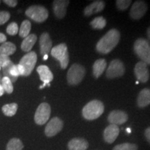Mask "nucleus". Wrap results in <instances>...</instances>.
Instances as JSON below:
<instances>
[{
    "label": "nucleus",
    "mask_w": 150,
    "mask_h": 150,
    "mask_svg": "<svg viewBox=\"0 0 150 150\" xmlns=\"http://www.w3.org/2000/svg\"><path fill=\"white\" fill-rule=\"evenodd\" d=\"M120 38V33L117 29H110L98 41L96 45L97 51L103 54L110 53L117 46Z\"/></svg>",
    "instance_id": "obj_1"
},
{
    "label": "nucleus",
    "mask_w": 150,
    "mask_h": 150,
    "mask_svg": "<svg viewBox=\"0 0 150 150\" xmlns=\"http://www.w3.org/2000/svg\"><path fill=\"white\" fill-rule=\"evenodd\" d=\"M104 111V106L99 100H93L88 103L82 110V115L86 120H94L100 117Z\"/></svg>",
    "instance_id": "obj_2"
},
{
    "label": "nucleus",
    "mask_w": 150,
    "mask_h": 150,
    "mask_svg": "<svg viewBox=\"0 0 150 150\" xmlns=\"http://www.w3.org/2000/svg\"><path fill=\"white\" fill-rule=\"evenodd\" d=\"M134 52L141 61L150 65V44L146 39L138 38L134 43Z\"/></svg>",
    "instance_id": "obj_3"
},
{
    "label": "nucleus",
    "mask_w": 150,
    "mask_h": 150,
    "mask_svg": "<svg viewBox=\"0 0 150 150\" xmlns=\"http://www.w3.org/2000/svg\"><path fill=\"white\" fill-rule=\"evenodd\" d=\"M85 74L86 70L83 65L74 63L70 67L67 72V82L70 85H77L83 80Z\"/></svg>",
    "instance_id": "obj_4"
},
{
    "label": "nucleus",
    "mask_w": 150,
    "mask_h": 150,
    "mask_svg": "<svg viewBox=\"0 0 150 150\" xmlns=\"http://www.w3.org/2000/svg\"><path fill=\"white\" fill-rule=\"evenodd\" d=\"M51 54L60 62L62 69L66 68L69 63V54L67 47L65 43H61L52 48Z\"/></svg>",
    "instance_id": "obj_5"
},
{
    "label": "nucleus",
    "mask_w": 150,
    "mask_h": 150,
    "mask_svg": "<svg viewBox=\"0 0 150 150\" xmlns=\"http://www.w3.org/2000/svg\"><path fill=\"white\" fill-rule=\"evenodd\" d=\"M26 16L36 22H43L49 16L48 11L44 6L40 5L31 6L27 9Z\"/></svg>",
    "instance_id": "obj_6"
},
{
    "label": "nucleus",
    "mask_w": 150,
    "mask_h": 150,
    "mask_svg": "<svg viewBox=\"0 0 150 150\" xmlns=\"http://www.w3.org/2000/svg\"><path fill=\"white\" fill-rule=\"evenodd\" d=\"M51 115V107L47 103H42L39 105L34 115L35 122L38 125H45Z\"/></svg>",
    "instance_id": "obj_7"
},
{
    "label": "nucleus",
    "mask_w": 150,
    "mask_h": 150,
    "mask_svg": "<svg viewBox=\"0 0 150 150\" xmlns=\"http://www.w3.org/2000/svg\"><path fill=\"white\" fill-rule=\"evenodd\" d=\"M37 61V54L34 52H30L25 54L20 60L19 64L21 65L24 69V76H27L31 74L34 69Z\"/></svg>",
    "instance_id": "obj_8"
},
{
    "label": "nucleus",
    "mask_w": 150,
    "mask_h": 150,
    "mask_svg": "<svg viewBox=\"0 0 150 150\" xmlns=\"http://www.w3.org/2000/svg\"><path fill=\"white\" fill-rule=\"evenodd\" d=\"M125 65L119 59H114L110 62L106 70V77L108 79L120 77L125 74Z\"/></svg>",
    "instance_id": "obj_9"
},
{
    "label": "nucleus",
    "mask_w": 150,
    "mask_h": 150,
    "mask_svg": "<svg viewBox=\"0 0 150 150\" xmlns=\"http://www.w3.org/2000/svg\"><path fill=\"white\" fill-rule=\"evenodd\" d=\"M63 127V122L57 117H53L49 122L45 129V134L47 137H53L59 134Z\"/></svg>",
    "instance_id": "obj_10"
},
{
    "label": "nucleus",
    "mask_w": 150,
    "mask_h": 150,
    "mask_svg": "<svg viewBox=\"0 0 150 150\" xmlns=\"http://www.w3.org/2000/svg\"><path fill=\"white\" fill-rule=\"evenodd\" d=\"M147 5L144 1H136L132 5L130 11V16L134 20H140L147 11Z\"/></svg>",
    "instance_id": "obj_11"
},
{
    "label": "nucleus",
    "mask_w": 150,
    "mask_h": 150,
    "mask_svg": "<svg viewBox=\"0 0 150 150\" xmlns=\"http://www.w3.org/2000/svg\"><path fill=\"white\" fill-rule=\"evenodd\" d=\"M134 73L138 81L146 83L149 79V72L147 65L142 61L137 63L134 67Z\"/></svg>",
    "instance_id": "obj_12"
},
{
    "label": "nucleus",
    "mask_w": 150,
    "mask_h": 150,
    "mask_svg": "<svg viewBox=\"0 0 150 150\" xmlns=\"http://www.w3.org/2000/svg\"><path fill=\"white\" fill-rule=\"evenodd\" d=\"M128 120V115L125 112L120 110H114L108 116V121L110 125H120Z\"/></svg>",
    "instance_id": "obj_13"
},
{
    "label": "nucleus",
    "mask_w": 150,
    "mask_h": 150,
    "mask_svg": "<svg viewBox=\"0 0 150 150\" xmlns=\"http://www.w3.org/2000/svg\"><path fill=\"white\" fill-rule=\"evenodd\" d=\"M37 72L39 74L41 81H42L44 83L42 86H40V89H42L43 88L45 87L46 85L50 86V83L53 80L54 76L50 68L46 65H40L38 67Z\"/></svg>",
    "instance_id": "obj_14"
},
{
    "label": "nucleus",
    "mask_w": 150,
    "mask_h": 150,
    "mask_svg": "<svg viewBox=\"0 0 150 150\" xmlns=\"http://www.w3.org/2000/svg\"><path fill=\"white\" fill-rule=\"evenodd\" d=\"M70 1L66 0H55L53 2V9L56 17L59 19L63 18L66 15L67 7Z\"/></svg>",
    "instance_id": "obj_15"
},
{
    "label": "nucleus",
    "mask_w": 150,
    "mask_h": 150,
    "mask_svg": "<svg viewBox=\"0 0 150 150\" xmlns=\"http://www.w3.org/2000/svg\"><path fill=\"white\" fill-rule=\"evenodd\" d=\"M120 134L119 127L117 125H110L104 129V139L107 143L111 144L117 139Z\"/></svg>",
    "instance_id": "obj_16"
},
{
    "label": "nucleus",
    "mask_w": 150,
    "mask_h": 150,
    "mask_svg": "<svg viewBox=\"0 0 150 150\" xmlns=\"http://www.w3.org/2000/svg\"><path fill=\"white\" fill-rule=\"evenodd\" d=\"M40 54L42 56L47 55L52 50V41L48 33H43L40 38Z\"/></svg>",
    "instance_id": "obj_17"
},
{
    "label": "nucleus",
    "mask_w": 150,
    "mask_h": 150,
    "mask_svg": "<svg viewBox=\"0 0 150 150\" xmlns=\"http://www.w3.org/2000/svg\"><path fill=\"white\" fill-rule=\"evenodd\" d=\"M105 7L104 1H95L91 4L86 6L84 9L83 13L85 16H91L92 15L102 12Z\"/></svg>",
    "instance_id": "obj_18"
},
{
    "label": "nucleus",
    "mask_w": 150,
    "mask_h": 150,
    "mask_svg": "<svg viewBox=\"0 0 150 150\" xmlns=\"http://www.w3.org/2000/svg\"><path fill=\"white\" fill-rule=\"evenodd\" d=\"M88 146L87 140L81 138H73L67 144L69 150H86Z\"/></svg>",
    "instance_id": "obj_19"
},
{
    "label": "nucleus",
    "mask_w": 150,
    "mask_h": 150,
    "mask_svg": "<svg viewBox=\"0 0 150 150\" xmlns=\"http://www.w3.org/2000/svg\"><path fill=\"white\" fill-rule=\"evenodd\" d=\"M137 104L139 108H145L150 104V89L144 88L140 92L137 99Z\"/></svg>",
    "instance_id": "obj_20"
},
{
    "label": "nucleus",
    "mask_w": 150,
    "mask_h": 150,
    "mask_svg": "<svg viewBox=\"0 0 150 150\" xmlns=\"http://www.w3.org/2000/svg\"><path fill=\"white\" fill-rule=\"evenodd\" d=\"M106 61L104 59L97 60L93 66V75L95 78H99L103 74L106 67Z\"/></svg>",
    "instance_id": "obj_21"
},
{
    "label": "nucleus",
    "mask_w": 150,
    "mask_h": 150,
    "mask_svg": "<svg viewBox=\"0 0 150 150\" xmlns=\"http://www.w3.org/2000/svg\"><path fill=\"white\" fill-rule=\"evenodd\" d=\"M37 40V36L35 34H30L26 37L21 44V49L24 52H29L32 49Z\"/></svg>",
    "instance_id": "obj_22"
},
{
    "label": "nucleus",
    "mask_w": 150,
    "mask_h": 150,
    "mask_svg": "<svg viewBox=\"0 0 150 150\" xmlns=\"http://www.w3.org/2000/svg\"><path fill=\"white\" fill-rule=\"evenodd\" d=\"M16 51V46L11 42H6L3 43L0 47V54L6 56H11Z\"/></svg>",
    "instance_id": "obj_23"
},
{
    "label": "nucleus",
    "mask_w": 150,
    "mask_h": 150,
    "mask_svg": "<svg viewBox=\"0 0 150 150\" xmlns=\"http://www.w3.org/2000/svg\"><path fill=\"white\" fill-rule=\"evenodd\" d=\"M18 108V106L16 103L6 104L2 107V112L5 115L8 116V117H12L16 113Z\"/></svg>",
    "instance_id": "obj_24"
},
{
    "label": "nucleus",
    "mask_w": 150,
    "mask_h": 150,
    "mask_svg": "<svg viewBox=\"0 0 150 150\" xmlns=\"http://www.w3.org/2000/svg\"><path fill=\"white\" fill-rule=\"evenodd\" d=\"M23 147L24 145L21 140L13 138L8 141L6 145V150H22Z\"/></svg>",
    "instance_id": "obj_25"
},
{
    "label": "nucleus",
    "mask_w": 150,
    "mask_h": 150,
    "mask_svg": "<svg viewBox=\"0 0 150 150\" xmlns=\"http://www.w3.org/2000/svg\"><path fill=\"white\" fill-rule=\"evenodd\" d=\"M31 24L29 20H24L22 22L21 27L19 30V35L20 37L24 38L27 37L29 35L30 31H31Z\"/></svg>",
    "instance_id": "obj_26"
},
{
    "label": "nucleus",
    "mask_w": 150,
    "mask_h": 150,
    "mask_svg": "<svg viewBox=\"0 0 150 150\" xmlns=\"http://www.w3.org/2000/svg\"><path fill=\"white\" fill-rule=\"evenodd\" d=\"M91 25L95 29H102L106 27V21L105 18L102 16L97 17L92 20Z\"/></svg>",
    "instance_id": "obj_27"
},
{
    "label": "nucleus",
    "mask_w": 150,
    "mask_h": 150,
    "mask_svg": "<svg viewBox=\"0 0 150 150\" xmlns=\"http://www.w3.org/2000/svg\"><path fill=\"white\" fill-rule=\"evenodd\" d=\"M1 85L2 86L4 91L6 92L7 93L11 94L13 93V86L12 81H11L10 79L6 77V76H4V77L1 79Z\"/></svg>",
    "instance_id": "obj_28"
},
{
    "label": "nucleus",
    "mask_w": 150,
    "mask_h": 150,
    "mask_svg": "<svg viewBox=\"0 0 150 150\" xmlns=\"http://www.w3.org/2000/svg\"><path fill=\"white\" fill-rule=\"evenodd\" d=\"M138 148L136 144L125 142L115 146L112 150H138Z\"/></svg>",
    "instance_id": "obj_29"
},
{
    "label": "nucleus",
    "mask_w": 150,
    "mask_h": 150,
    "mask_svg": "<svg viewBox=\"0 0 150 150\" xmlns=\"http://www.w3.org/2000/svg\"><path fill=\"white\" fill-rule=\"evenodd\" d=\"M131 2V0H117L116 1V6L119 10L125 11L129 8Z\"/></svg>",
    "instance_id": "obj_30"
},
{
    "label": "nucleus",
    "mask_w": 150,
    "mask_h": 150,
    "mask_svg": "<svg viewBox=\"0 0 150 150\" xmlns=\"http://www.w3.org/2000/svg\"><path fill=\"white\" fill-rule=\"evenodd\" d=\"M18 25L16 22H12L7 27L6 32L11 35H15L18 33Z\"/></svg>",
    "instance_id": "obj_31"
},
{
    "label": "nucleus",
    "mask_w": 150,
    "mask_h": 150,
    "mask_svg": "<svg viewBox=\"0 0 150 150\" xmlns=\"http://www.w3.org/2000/svg\"><path fill=\"white\" fill-rule=\"evenodd\" d=\"M10 19V13L7 11L0 12V25L5 24Z\"/></svg>",
    "instance_id": "obj_32"
},
{
    "label": "nucleus",
    "mask_w": 150,
    "mask_h": 150,
    "mask_svg": "<svg viewBox=\"0 0 150 150\" xmlns=\"http://www.w3.org/2000/svg\"><path fill=\"white\" fill-rule=\"evenodd\" d=\"M8 61H10V58H9L8 56L0 54V67L1 68L3 66V65L6 62H7Z\"/></svg>",
    "instance_id": "obj_33"
},
{
    "label": "nucleus",
    "mask_w": 150,
    "mask_h": 150,
    "mask_svg": "<svg viewBox=\"0 0 150 150\" xmlns=\"http://www.w3.org/2000/svg\"><path fill=\"white\" fill-rule=\"evenodd\" d=\"M4 2L11 7H15L18 4V1H16V0H4Z\"/></svg>",
    "instance_id": "obj_34"
},
{
    "label": "nucleus",
    "mask_w": 150,
    "mask_h": 150,
    "mask_svg": "<svg viewBox=\"0 0 150 150\" xmlns=\"http://www.w3.org/2000/svg\"><path fill=\"white\" fill-rule=\"evenodd\" d=\"M145 136L146 139L148 142L150 143V127H148L147 129H146V130L145 131Z\"/></svg>",
    "instance_id": "obj_35"
},
{
    "label": "nucleus",
    "mask_w": 150,
    "mask_h": 150,
    "mask_svg": "<svg viewBox=\"0 0 150 150\" xmlns=\"http://www.w3.org/2000/svg\"><path fill=\"white\" fill-rule=\"evenodd\" d=\"M18 69L19 73H20V75L24 76V67H22L21 65L18 64Z\"/></svg>",
    "instance_id": "obj_36"
},
{
    "label": "nucleus",
    "mask_w": 150,
    "mask_h": 150,
    "mask_svg": "<svg viewBox=\"0 0 150 150\" xmlns=\"http://www.w3.org/2000/svg\"><path fill=\"white\" fill-rule=\"evenodd\" d=\"M6 35L2 33H0V43H4L6 42Z\"/></svg>",
    "instance_id": "obj_37"
},
{
    "label": "nucleus",
    "mask_w": 150,
    "mask_h": 150,
    "mask_svg": "<svg viewBox=\"0 0 150 150\" xmlns=\"http://www.w3.org/2000/svg\"><path fill=\"white\" fill-rule=\"evenodd\" d=\"M4 90L2 86L0 84V97L4 95Z\"/></svg>",
    "instance_id": "obj_38"
},
{
    "label": "nucleus",
    "mask_w": 150,
    "mask_h": 150,
    "mask_svg": "<svg viewBox=\"0 0 150 150\" xmlns=\"http://www.w3.org/2000/svg\"><path fill=\"white\" fill-rule=\"evenodd\" d=\"M147 37H148V38H149V40H150V27L147 29Z\"/></svg>",
    "instance_id": "obj_39"
},
{
    "label": "nucleus",
    "mask_w": 150,
    "mask_h": 150,
    "mask_svg": "<svg viewBox=\"0 0 150 150\" xmlns=\"http://www.w3.org/2000/svg\"><path fill=\"white\" fill-rule=\"evenodd\" d=\"M47 59H48V55L43 56V60H44V61H46V60H47Z\"/></svg>",
    "instance_id": "obj_40"
},
{
    "label": "nucleus",
    "mask_w": 150,
    "mask_h": 150,
    "mask_svg": "<svg viewBox=\"0 0 150 150\" xmlns=\"http://www.w3.org/2000/svg\"><path fill=\"white\" fill-rule=\"evenodd\" d=\"M127 132L128 133V134H130V133H131V129L127 128Z\"/></svg>",
    "instance_id": "obj_41"
},
{
    "label": "nucleus",
    "mask_w": 150,
    "mask_h": 150,
    "mask_svg": "<svg viewBox=\"0 0 150 150\" xmlns=\"http://www.w3.org/2000/svg\"><path fill=\"white\" fill-rule=\"evenodd\" d=\"M1 74H0V84H1Z\"/></svg>",
    "instance_id": "obj_42"
},
{
    "label": "nucleus",
    "mask_w": 150,
    "mask_h": 150,
    "mask_svg": "<svg viewBox=\"0 0 150 150\" xmlns=\"http://www.w3.org/2000/svg\"><path fill=\"white\" fill-rule=\"evenodd\" d=\"M139 83V81H136V84H138Z\"/></svg>",
    "instance_id": "obj_43"
},
{
    "label": "nucleus",
    "mask_w": 150,
    "mask_h": 150,
    "mask_svg": "<svg viewBox=\"0 0 150 150\" xmlns=\"http://www.w3.org/2000/svg\"><path fill=\"white\" fill-rule=\"evenodd\" d=\"M0 70H1V67H0Z\"/></svg>",
    "instance_id": "obj_44"
}]
</instances>
